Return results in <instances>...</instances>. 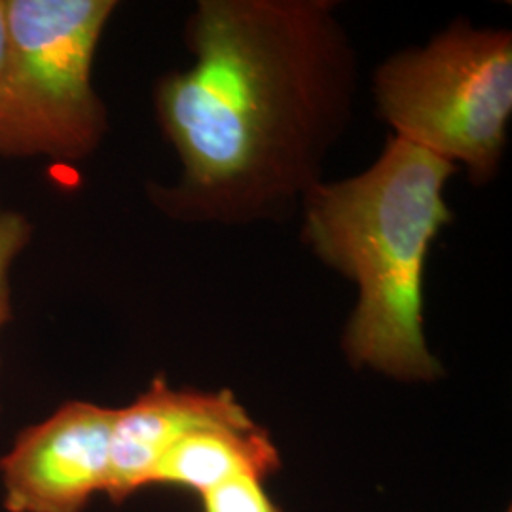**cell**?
Returning a JSON list of instances; mask_svg holds the SVG:
<instances>
[{"label": "cell", "instance_id": "obj_1", "mask_svg": "<svg viewBox=\"0 0 512 512\" xmlns=\"http://www.w3.org/2000/svg\"><path fill=\"white\" fill-rule=\"evenodd\" d=\"M196 63L156 93L181 183L158 192L177 219L274 220L321 183L348 128L357 55L325 0H203L188 23Z\"/></svg>", "mask_w": 512, "mask_h": 512}, {"label": "cell", "instance_id": "obj_2", "mask_svg": "<svg viewBox=\"0 0 512 512\" xmlns=\"http://www.w3.org/2000/svg\"><path fill=\"white\" fill-rule=\"evenodd\" d=\"M454 169L393 137L365 173L306 194L302 236L359 287L344 336L351 365L404 382L442 376L423 334L421 281L431 241L452 220L442 190Z\"/></svg>", "mask_w": 512, "mask_h": 512}, {"label": "cell", "instance_id": "obj_3", "mask_svg": "<svg viewBox=\"0 0 512 512\" xmlns=\"http://www.w3.org/2000/svg\"><path fill=\"white\" fill-rule=\"evenodd\" d=\"M112 0H6L0 156L80 162L101 145L107 110L93 88Z\"/></svg>", "mask_w": 512, "mask_h": 512}, {"label": "cell", "instance_id": "obj_4", "mask_svg": "<svg viewBox=\"0 0 512 512\" xmlns=\"http://www.w3.org/2000/svg\"><path fill=\"white\" fill-rule=\"evenodd\" d=\"M376 101L395 137L495 175L512 112V38L454 23L425 48L393 55L376 74Z\"/></svg>", "mask_w": 512, "mask_h": 512}, {"label": "cell", "instance_id": "obj_5", "mask_svg": "<svg viewBox=\"0 0 512 512\" xmlns=\"http://www.w3.org/2000/svg\"><path fill=\"white\" fill-rule=\"evenodd\" d=\"M114 418L116 408L71 401L23 429L0 459L8 512H82L107 494Z\"/></svg>", "mask_w": 512, "mask_h": 512}, {"label": "cell", "instance_id": "obj_6", "mask_svg": "<svg viewBox=\"0 0 512 512\" xmlns=\"http://www.w3.org/2000/svg\"><path fill=\"white\" fill-rule=\"evenodd\" d=\"M255 421L234 393L175 389L154 378L147 391L126 408L116 410L110 440L107 495L126 501L150 486L160 459L186 435L207 427H247Z\"/></svg>", "mask_w": 512, "mask_h": 512}, {"label": "cell", "instance_id": "obj_7", "mask_svg": "<svg viewBox=\"0 0 512 512\" xmlns=\"http://www.w3.org/2000/svg\"><path fill=\"white\" fill-rule=\"evenodd\" d=\"M279 450L260 425L207 427L179 440L160 459L150 484L183 486L202 495L238 476L274 475Z\"/></svg>", "mask_w": 512, "mask_h": 512}, {"label": "cell", "instance_id": "obj_8", "mask_svg": "<svg viewBox=\"0 0 512 512\" xmlns=\"http://www.w3.org/2000/svg\"><path fill=\"white\" fill-rule=\"evenodd\" d=\"M203 512H283L258 476H238L200 495Z\"/></svg>", "mask_w": 512, "mask_h": 512}, {"label": "cell", "instance_id": "obj_9", "mask_svg": "<svg viewBox=\"0 0 512 512\" xmlns=\"http://www.w3.org/2000/svg\"><path fill=\"white\" fill-rule=\"evenodd\" d=\"M33 226L29 219L16 211L0 213V330L12 319V302H10V272L29 245Z\"/></svg>", "mask_w": 512, "mask_h": 512}, {"label": "cell", "instance_id": "obj_10", "mask_svg": "<svg viewBox=\"0 0 512 512\" xmlns=\"http://www.w3.org/2000/svg\"><path fill=\"white\" fill-rule=\"evenodd\" d=\"M8 50V14H6V0H0V74L4 69Z\"/></svg>", "mask_w": 512, "mask_h": 512}]
</instances>
